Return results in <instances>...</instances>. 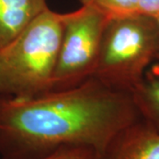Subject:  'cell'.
<instances>
[{
  "label": "cell",
  "instance_id": "9",
  "mask_svg": "<svg viewBox=\"0 0 159 159\" xmlns=\"http://www.w3.org/2000/svg\"><path fill=\"white\" fill-rule=\"evenodd\" d=\"M39 159H96L94 149L88 146H63Z\"/></svg>",
  "mask_w": 159,
  "mask_h": 159
},
{
  "label": "cell",
  "instance_id": "2",
  "mask_svg": "<svg viewBox=\"0 0 159 159\" xmlns=\"http://www.w3.org/2000/svg\"><path fill=\"white\" fill-rule=\"evenodd\" d=\"M65 13L47 8L0 50V95L29 98L52 90Z\"/></svg>",
  "mask_w": 159,
  "mask_h": 159
},
{
  "label": "cell",
  "instance_id": "7",
  "mask_svg": "<svg viewBox=\"0 0 159 159\" xmlns=\"http://www.w3.org/2000/svg\"><path fill=\"white\" fill-rule=\"evenodd\" d=\"M131 95L141 118L159 132V61L147 69Z\"/></svg>",
  "mask_w": 159,
  "mask_h": 159
},
{
  "label": "cell",
  "instance_id": "8",
  "mask_svg": "<svg viewBox=\"0 0 159 159\" xmlns=\"http://www.w3.org/2000/svg\"><path fill=\"white\" fill-rule=\"evenodd\" d=\"M81 6H89L110 18L140 13L139 0H80Z\"/></svg>",
  "mask_w": 159,
  "mask_h": 159
},
{
  "label": "cell",
  "instance_id": "6",
  "mask_svg": "<svg viewBox=\"0 0 159 159\" xmlns=\"http://www.w3.org/2000/svg\"><path fill=\"white\" fill-rule=\"evenodd\" d=\"M47 8L46 0H0V50L21 34Z\"/></svg>",
  "mask_w": 159,
  "mask_h": 159
},
{
  "label": "cell",
  "instance_id": "5",
  "mask_svg": "<svg viewBox=\"0 0 159 159\" xmlns=\"http://www.w3.org/2000/svg\"><path fill=\"white\" fill-rule=\"evenodd\" d=\"M102 159H159V132L140 119L114 137Z\"/></svg>",
  "mask_w": 159,
  "mask_h": 159
},
{
  "label": "cell",
  "instance_id": "4",
  "mask_svg": "<svg viewBox=\"0 0 159 159\" xmlns=\"http://www.w3.org/2000/svg\"><path fill=\"white\" fill-rule=\"evenodd\" d=\"M109 19L102 11L89 6L65 13L52 90L79 85L93 75Z\"/></svg>",
  "mask_w": 159,
  "mask_h": 159
},
{
  "label": "cell",
  "instance_id": "3",
  "mask_svg": "<svg viewBox=\"0 0 159 159\" xmlns=\"http://www.w3.org/2000/svg\"><path fill=\"white\" fill-rule=\"evenodd\" d=\"M159 61V25L143 13L110 18L102 34L95 77L131 93L147 69Z\"/></svg>",
  "mask_w": 159,
  "mask_h": 159
},
{
  "label": "cell",
  "instance_id": "1",
  "mask_svg": "<svg viewBox=\"0 0 159 159\" xmlns=\"http://www.w3.org/2000/svg\"><path fill=\"white\" fill-rule=\"evenodd\" d=\"M141 118L129 92L95 77L29 98L0 95L2 159H39L63 146H88L102 159L119 132Z\"/></svg>",
  "mask_w": 159,
  "mask_h": 159
},
{
  "label": "cell",
  "instance_id": "11",
  "mask_svg": "<svg viewBox=\"0 0 159 159\" xmlns=\"http://www.w3.org/2000/svg\"><path fill=\"white\" fill-rule=\"evenodd\" d=\"M156 19H157V23H158V25H159V14L157 16V17H155Z\"/></svg>",
  "mask_w": 159,
  "mask_h": 159
},
{
  "label": "cell",
  "instance_id": "10",
  "mask_svg": "<svg viewBox=\"0 0 159 159\" xmlns=\"http://www.w3.org/2000/svg\"><path fill=\"white\" fill-rule=\"evenodd\" d=\"M139 11L140 13L157 17L159 14V0H139Z\"/></svg>",
  "mask_w": 159,
  "mask_h": 159
}]
</instances>
